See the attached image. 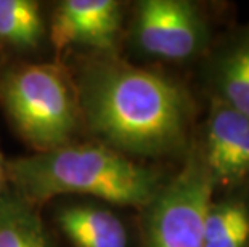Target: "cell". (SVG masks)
Instances as JSON below:
<instances>
[{"label":"cell","mask_w":249,"mask_h":247,"mask_svg":"<svg viewBox=\"0 0 249 247\" xmlns=\"http://www.w3.org/2000/svg\"><path fill=\"white\" fill-rule=\"evenodd\" d=\"M76 98L90 130L121 154H162L183 140V93L153 72L116 61L90 63L79 76Z\"/></svg>","instance_id":"obj_1"},{"label":"cell","mask_w":249,"mask_h":247,"mask_svg":"<svg viewBox=\"0 0 249 247\" xmlns=\"http://www.w3.org/2000/svg\"><path fill=\"white\" fill-rule=\"evenodd\" d=\"M8 183L31 204L81 194L116 206H150L161 191L153 170L95 145H66L7 161Z\"/></svg>","instance_id":"obj_2"},{"label":"cell","mask_w":249,"mask_h":247,"mask_svg":"<svg viewBox=\"0 0 249 247\" xmlns=\"http://www.w3.org/2000/svg\"><path fill=\"white\" fill-rule=\"evenodd\" d=\"M0 101L37 152L70 145L79 122L77 98L60 67L24 65L0 79Z\"/></svg>","instance_id":"obj_3"},{"label":"cell","mask_w":249,"mask_h":247,"mask_svg":"<svg viewBox=\"0 0 249 247\" xmlns=\"http://www.w3.org/2000/svg\"><path fill=\"white\" fill-rule=\"evenodd\" d=\"M214 183L204 162L190 159L150 204L148 247H204V220Z\"/></svg>","instance_id":"obj_4"},{"label":"cell","mask_w":249,"mask_h":247,"mask_svg":"<svg viewBox=\"0 0 249 247\" xmlns=\"http://www.w3.org/2000/svg\"><path fill=\"white\" fill-rule=\"evenodd\" d=\"M134 40L148 56L183 61L206 44V26L198 8L185 0H143L137 5Z\"/></svg>","instance_id":"obj_5"},{"label":"cell","mask_w":249,"mask_h":247,"mask_svg":"<svg viewBox=\"0 0 249 247\" xmlns=\"http://www.w3.org/2000/svg\"><path fill=\"white\" fill-rule=\"evenodd\" d=\"M121 5L114 0H65L52 21V42L58 47L87 45L105 50L121 29Z\"/></svg>","instance_id":"obj_6"},{"label":"cell","mask_w":249,"mask_h":247,"mask_svg":"<svg viewBox=\"0 0 249 247\" xmlns=\"http://www.w3.org/2000/svg\"><path fill=\"white\" fill-rule=\"evenodd\" d=\"M204 164L214 181H236L249 173V119L224 101L211 113Z\"/></svg>","instance_id":"obj_7"},{"label":"cell","mask_w":249,"mask_h":247,"mask_svg":"<svg viewBox=\"0 0 249 247\" xmlns=\"http://www.w3.org/2000/svg\"><path fill=\"white\" fill-rule=\"evenodd\" d=\"M56 223L74 247H127L129 244L123 220L100 204H65L58 207Z\"/></svg>","instance_id":"obj_8"},{"label":"cell","mask_w":249,"mask_h":247,"mask_svg":"<svg viewBox=\"0 0 249 247\" xmlns=\"http://www.w3.org/2000/svg\"><path fill=\"white\" fill-rule=\"evenodd\" d=\"M0 247H56L36 206L10 185L0 194Z\"/></svg>","instance_id":"obj_9"},{"label":"cell","mask_w":249,"mask_h":247,"mask_svg":"<svg viewBox=\"0 0 249 247\" xmlns=\"http://www.w3.org/2000/svg\"><path fill=\"white\" fill-rule=\"evenodd\" d=\"M45 37L40 7L33 0H0V42L18 50L39 49Z\"/></svg>","instance_id":"obj_10"},{"label":"cell","mask_w":249,"mask_h":247,"mask_svg":"<svg viewBox=\"0 0 249 247\" xmlns=\"http://www.w3.org/2000/svg\"><path fill=\"white\" fill-rule=\"evenodd\" d=\"M249 210L241 202L211 204L204 220V247H245Z\"/></svg>","instance_id":"obj_11"},{"label":"cell","mask_w":249,"mask_h":247,"mask_svg":"<svg viewBox=\"0 0 249 247\" xmlns=\"http://www.w3.org/2000/svg\"><path fill=\"white\" fill-rule=\"evenodd\" d=\"M219 87L224 103L249 119V37L220 65Z\"/></svg>","instance_id":"obj_12"},{"label":"cell","mask_w":249,"mask_h":247,"mask_svg":"<svg viewBox=\"0 0 249 247\" xmlns=\"http://www.w3.org/2000/svg\"><path fill=\"white\" fill-rule=\"evenodd\" d=\"M8 186V175H7V161H3L0 154V194L3 193L5 188Z\"/></svg>","instance_id":"obj_13"}]
</instances>
